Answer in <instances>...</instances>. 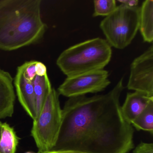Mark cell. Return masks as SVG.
Here are the masks:
<instances>
[{"label":"cell","instance_id":"1","mask_svg":"<svg viewBox=\"0 0 153 153\" xmlns=\"http://www.w3.org/2000/svg\"><path fill=\"white\" fill-rule=\"evenodd\" d=\"M122 78L110 92L91 97H70L62 109V123L51 151L128 153L134 148V129L122 112Z\"/></svg>","mask_w":153,"mask_h":153},{"label":"cell","instance_id":"2","mask_svg":"<svg viewBox=\"0 0 153 153\" xmlns=\"http://www.w3.org/2000/svg\"><path fill=\"white\" fill-rule=\"evenodd\" d=\"M41 0L0 1V50L13 51L39 42L47 26Z\"/></svg>","mask_w":153,"mask_h":153},{"label":"cell","instance_id":"3","mask_svg":"<svg viewBox=\"0 0 153 153\" xmlns=\"http://www.w3.org/2000/svg\"><path fill=\"white\" fill-rule=\"evenodd\" d=\"M111 56V47L107 41L96 38L66 49L58 57L56 63L67 77H71L104 69Z\"/></svg>","mask_w":153,"mask_h":153},{"label":"cell","instance_id":"4","mask_svg":"<svg viewBox=\"0 0 153 153\" xmlns=\"http://www.w3.org/2000/svg\"><path fill=\"white\" fill-rule=\"evenodd\" d=\"M59 96L58 92L52 88L40 114L33 120L31 135L38 148V153L51 151L58 140L62 119Z\"/></svg>","mask_w":153,"mask_h":153},{"label":"cell","instance_id":"5","mask_svg":"<svg viewBox=\"0 0 153 153\" xmlns=\"http://www.w3.org/2000/svg\"><path fill=\"white\" fill-rule=\"evenodd\" d=\"M140 11L139 7L120 4L102 20L100 28L111 47L122 50L131 43L139 30Z\"/></svg>","mask_w":153,"mask_h":153},{"label":"cell","instance_id":"6","mask_svg":"<svg viewBox=\"0 0 153 153\" xmlns=\"http://www.w3.org/2000/svg\"><path fill=\"white\" fill-rule=\"evenodd\" d=\"M110 84L108 71L100 70L67 77L57 92L59 94L70 98L101 92Z\"/></svg>","mask_w":153,"mask_h":153},{"label":"cell","instance_id":"7","mask_svg":"<svg viewBox=\"0 0 153 153\" xmlns=\"http://www.w3.org/2000/svg\"><path fill=\"white\" fill-rule=\"evenodd\" d=\"M127 88L153 97V47L136 58L131 65Z\"/></svg>","mask_w":153,"mask_h":153},{"label":"cell","instance_id":"8","mask_svg":"<svg viewBox=\"0 0 153 153\" xmlns=\"http://www.w3.org/2000/svg\"><path fill=\"white\" fill-rule=\"evenodd\" d=\"M14 83L19 102L34 120L36 116V102L33 82L26 79L18 68Z\"/></svg>","mask_w":153,"mask_h":153},{"label":"cell","instance_id":"9","mask_svg":"<svg viewBox=\"0 0 153 153\" xmlns=\"http://www.w3.org/2000/svg\"><path fill=\"white\" fill-rule=\"evenodd\" d=\"M15 100L13 78L9 72L0 69V119L12 117Z\"/></svg>","mask_w":153,"mask_h":153},{"label":"cell","instance_id":"10","mask_svg":"<svg viewBox=\"0 0 153 153\" xmlns=\"http://www.w3.org/2000/svg\"><path fill=\"white\" fill-rule=\"evenodd\" d=\"M153 97L145 94L135 92L127 94L126 99L122 106V112L125 120L131 124L133 120L145 109Z\"/></svg>","mask_w":153,"mask_h":153},{"label":"cell","instance_id":"11","mask_svg":"<svg viewBox=\"0 0 153 153\" xmlns=\"http://www.w3.org/2000/svg\"><path fill=\"white\" fill-rule=\"evenodd\" d=\"M139 30L144 42L153 41V1L146 0L142 3L140 11Z\"/></svg>","mask_w":153,"mask_h":153},{"label":"cell","instance_id":"12","mask_svg":"<svg viewBox=\"0 0 153 153\" xmlns=\"http://www.w3.org/2000/svg\"><path fill=\"white\" fill-rule=\"evenodd\" d=\"M33 84L36 98V118L40 114L52 88L48 75L43 76H36L33 81Z\"/></svg>","mask_w":153,"mask_h":153},{"label":"cell","instance_id":"13","mask_svg":"<svg viewBox=\"0 0 153 153\" xmlns=\"http://www.w3.org/2000/svg\"><path fill=\"white\" fill-rule=\"evenodd\" d=\"M19 138L14 128L8 123H2L0 137V153H16Z\"/></svg>","mask_w":153,"mask_h":153},{"label":"cell","instance_id":"14","mask_svg":"<svg viewBox=\"0 0 153 153\" xmlns=\"http://www.w3.org/2000/svg\"><path fill=\"white\" fill-rule=\"evenodd\" d=\"M137 130L145 131L153 134V100L131 123Z\"/></svg>","mask_w":153,"mask_h":153},{"label":"cell","instance_id":"15","mask_svg":"<svg viewBox=\"0 0 153 153\" xmlns=\"http://www.w3.org/2000/svg\"><path fill=\"white\" fill-rule=\"evenodd\" d=\"M94 4V17L108 16L117 7L115 0H95Z\"/></svg>","mask_w":153,"mask_h":153},{"label":"cell","instance_id":"16","mask_svg":"<svg viewBox=\"0 0 153 153\" xmlns=\"http://www.w3.org/2000/svg\"><path fill=\"white\" fill-rule=\"evenodd\" d=\"M36 61L27 62L18 67L22 71L25 77L30 82H33L36 76Z\"/></svg>","mask_w":153,"mask_h":153},{"label":"cell","instance_id":"17","mask_svg":"<svg viewBox=\"0 0 153 153\" xmlns=\"http://www.w3.org/2000/svg\"><path fill=\"white\" fill-rule=\"evenodd\" d=\"M133 153H153V144L140 142L136 147Z\"/></svg>","mask_w":153,"mask_h":153},{"label":"cell","instance_id":"18","mask_svg":"<svg viewBox=\"0 0 153 153\" xmlns=\"http://www.w3.org/2000/svg\"><path fill=\"white\" fill-rule=\"evenodd\" d=\"M36 76H43L47 75V68L42 62L37 61L36 64Z\"/></svg>","mask_w":153,"mask_h":153},{"label":"cell","instance_id":"19","mask_svg":"<svg viewBox=\"0 0 153 153\" xmlns=\"http://www.w3.org/2000/svg\"><path fill=\"white\" fill-rule=\"evenodd\" d=\"M118 1L121 4H123L130 7H137L139 2L138 0H120Z\"/></svg>","mask_w":153,"mask_h":153},{"label":"cell","instance_id":"20","mask_svg":"<svg viewBox=\"0 0 153 153\" xmlns=\"http://www.w3.org/2000/svg\"><path fill=\"white\" fill-rule=\"evenodd\" d=\"M45 153H85L79 151L72 150H62V151H50Z\"/></svg>","mask_w":153,"mask_h":153},{"label":"cell","instance_id":"21","mask_svg":"<svg viewBox=\"0 0 153 153\" xmlns=\"http://www.w3.org/2000/svg\"><path fill=\"white\" fill-rule=\"evenodd\" d=\"M2 123L0 121V137H1V125H2Z\"/></svg>","mask_w":153,"mask_h":153},{"label":"cell","instance_id":"22","mask_svg":"<svg viewBox=\"0 0 153 153\" xmlns=\"http://www.w3.org/2000/svg\"><path fill=\"white\" fill-rule=\"evenodd\" d=\"M25 153H32V152H27Z\"/></svg>","mask_w":153,"mask_h":153}]
</instances>
